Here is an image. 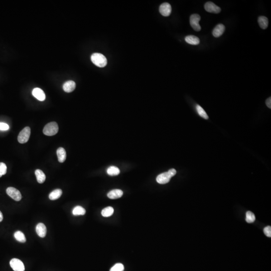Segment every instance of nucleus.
Returning <instances> with one entry per match:
<instances>
[{
    "label": "nucleus",
    "instance_id": "f257e3e1",
    "mask_svg": "<svg viewBox=\"0 0 271 271\" xmlns=\"http://www.w3.org/2000/svg\"><path fill=\"white\" fill-rule=\"evenodd\" d=\"M176 174V171L175 169H171L168 172L162 173L158 176L156 178L157 182L159 184H166L170 181L172 177L175 175Z\"/></svg>",
    "mask_w": 271,
    "mask_h": 271
},
{
    "label": "nucleus",
    "instance_id": "f03ea898",
    "mask_svg": "<svg viewBox=\"0 0 271 271\" xmlns=\"http://www.w3.org/2000/svg\"><path fill=\"white\" fill-rule=\"evenodd\" d=\"M91 60L97 67H105L107 65V58L103 54L101 53H95L92 54L91 56Z\"/></svg>",
    "mask_w": 271,
    "mask_h": 271
},
{
    "label": "nucleus",
    "instance_id": "7ed1b4c3",
    "mask_svg": "<svg viewBox=\"0 0 271 271\" xmlns=\"http://www.w3.org/2000/svg\"><path fill=\"white\" fill-rule=\"evenodd\" d=\"M59 130L58 125L56 122H49L44 127L43 133L46 136H52L57 134Z\"/></svg>",
    "mask_w": 271,
    "mask_h": 271
},
{
    "label": "nucleus",
    "instance_id": "20e7f679",
    "mask_svg": "<svg viewBox=\"0 0 271 271\" xmlns=\"http://www.w3.org/2000/svg\"><path fill=\"white\" fill-rule=\"evenodd\" d=\"M30 128L29 127L24 128L18 135V142L21 144H24L27 142L30 136Z\"/></svg>",
    "mask_w": 271,
    "mask_h": 271
},
{
    "label": "nucleus",
    "instance_id": "39448f33",
    "mask_svg": "<svg viewBox=\"0 0 271 271\" xmlns=\"http://www.w3.org/2000/svg\"><path fill=\"white\" fill-rule=\"evenodd\" d=\"M201 16L197 14H192L190 18L191 26L196 31H199L201 29L199 24V22L201 20Z\"/></svg>",
    "mask_w": 271,
    "mask_h": 271
},
{
    "label": "nucleus",
    "instance_id": "423d86ee",
    "mask_svg": "<svg viewBox=\"0 0 271 271\" xmlns=\"http://www.w3.org/2000/svg\"><path fill=\"white\" fill-rule=\"evenodd\" d=\"M7 193L14 201H19L22 199V195L18 189L14 187H8L6 190Z\"/></svg>",
    "mask_w": 271,
    "mask_h": 271
},
{
    "label": "nucleus",
    "instance_id": "0eeeda50",
    "mask_svg": "<svg viewBox=\"0 0 271 271\" xmlns=\"http://www.w3.org/2000/svg\"><path fill=\"white\" fill-rule=\"evenodd\" d=\"M10 264L14 271H25L24 263L18 258H14L12 259Z\"/></svg>",
    "mask_w": 271,
    "mask_h": 271
},
{
    "label": "nucleus",
    "instance_id": "6e6552de",
    "mask_svg": "<svg viewBox=\"0 0 271 271\" xmlns=\"http://www.w3.org/2000/svg\"><path fill=\"white\" fill-rule=\"evenodd\" d=\"M204 9L209 13L218 14L221 11V9L211 2H208L204 5Z\"/></svg>",
    "mask_w": 271,
    "mask_h": 271
},
{
    "label": "nucleus",
    "instance_id": "1a4fd4ad",
    "mask_svg": "<svg viewBox=\"0 0 271 271\" xmlns=\"http://www.w3.org/2000/svg\"><path fill=\"white\" fill-rule=\"evenodd\" d=\"M172 8L170 4L168 3H163L159 7L160 14L163 16H169L171 13Z\"/></svg>",
    "mask_w": 271,
    "mask_h": 271
},
{
    "label": "nucleus",
    "instance_id": "9d476101",
    "mask_svg": "<svg viewBox=\"0 0 271 271\" xmlns=\"http://www.w3.org/2000/svg\"><path fill=\"white\" fill-rule=\"evenodd\" d=\"M32 95L34 97L40 101H44L45 100V94L43 90L40 88H34L32 91Z\"/></svg>",
    "mask_w": 271,
    "mask_h": 271
},
{
    "label": "nucleus",
    "instance_id": "9b49d317",
    "mask_svg": "<svg viewBox=\"0 0 271 271\" xmlns=\"http://www.w3.org/2000/svg\"><path fill=\"white\" fill-rule=\"evenodd\" d=\"M225 26L223 24H220L216 26V27L214 28L212 31V34L213 36L216 38H218L219 37L222 35L225 31Z\"/></svg>",
    "mask_w": 271,
    "mask_h": 271
},
{
    "label": "nucleus",
    "instance_id": "f8f14e48",
    "mask_svg": "<svg viewBox=\"0 0 271 271\" xmlns=\"http://www.w3.org/2000/svg\"><path fill=\"white\" fill-rule=\"evenodd\" d=\"M36 232L40 237H44L46 235V227L43 223H38L36 227Z\"/></svg>",
    "mask_w": 271,
    "mask_h": 271
},
{
    "label": "nucleus",
    "instance_id": "ddd939ff",
    "mask_svg": "<svg viewBox=\"0 0 271 271\" xmlns=\"http://www.w3.org/2000/svg\"><path fill=\"white\" fill-rule=\"evenodd\" d=\"M76 87V82L72 81H67L64 83L63 89L66 92H72L75 90Z\"/></svg>",
    "mask_w": 271,
    "mask_h": 271
},
{
    "label": "nucleus",
    "instance_id": "4468645a",
    "mask_svg": "<svg viewBox=\"0 0 271 271\" xmlns=\"http://www.w3.org/2000/svg\"><path fill=\"white\" fill-rule=\"evenodd\" d=\"M123 195V192L120 189H114L108 192L107 197L110 199H115L120 198Z\"/></svg>",
    "mask_w": 271,
    "mask_h": 271
},
{
    "label": "nucleus",
    "instance_id": "2eb2a0df",
    "mask_svg": "<svg viewBox=\"0 0 271 271\" xmlns=\"http://www.w3.org/2000/svg\"><path fill=\"white\" fill-rule=\"evenodd\" d=\"M57 155L58 161L63 163L65 161L66 158V153L65 150L63 148H59L57 150Z\"/></svg>",
    "mask_w": 271,
    "mask_h": 271
},
{
    "label": "nucleus",
    "instance_id": "dca6fc26",
    "mask_svg": "<svg viewBox=\"0 0 271 271\" xmlns=\"http://www.w3.org/2000/svg\"><path fill=\"white\" fill-rule=\"evenodd\" d=\"M185 40L188 44L193 45H197L200 43V40L197 37L193 35H189L186 37Z\"/></svg>",
    "mask_w": 271,
    "mask_h": 271
},
{
    "label": "nucleus",
    "instance_id": "f3484780",
    "mask_svg": "<svg viewBox=\"0 0 271 271\" xmlns=\"http://www.w3.org/2000/svg\"><path fill=\"white\" fill-rule=\"evenodd\" d=\"M62 194V191L60 189L54 190L51 192L49 195V199L51 201H55L60 197Z\"/></svg>",
    "mask_w": 271,
    "mask_h": 271
},
{
    "label": "nucleus",
    "instance_id": "a211bd4d",
    "mask_svg": "<svg viewBox=\"0 0 271 271\" xmlns=\"http://www.w3.org/2000/svg\"><path fill=\"white\" fill-rule=\"evenodd\" d=\"M35 173L36 176L37 180L38 183L40 184L44 183V181H45L46 176L43 172L39 169H37L35 172Z\"/></svg>",
    "mask_w": 271,
    "mask_h": 271
},
{
    "label": "nucleus",
    "instance_id": "6ab92c4d",
    "mask_svg": "<svg viewBox=\"0 0 271 271\" xmlns=\"http://www.w3.org/2000/svg\"><path fill=\"white\" fill-rule=\"evenodd\" d=\"M258 23L262 29H266L268 26V19L265 16L259 17L258 18Z\"/></svg>",
    "mask_w": 271,
    "mask_h": 271
},
{
    "label": "nucleus",
    "instance_id": "aec40b11",
    "mask_svg": "<svg viewBox=\"0 0 271 271\" xmlns=\"http://www.w3.org/2000/svg\"><path fill=\"white\" fill-rule=\"evenodd\" d=\"M86 211L85 208L81 206H77L73 208L72 214L74 216H83L86 214Z\"/></svg>",
    "mask_w": 271,
    "mask_h": 271
},
{
    "label": "nucleus",
    "instance_id": "412c9836",
    "mask_svg": "<svg viewBox=\"0 0 271 271\" xmlns=\"http://www.w3.org/2000/svg\"><path fill=\"white\" fill-rule=\"evenodd\" d=\"M14 237L17 241L22 243H24L26 241L25 236L24 233L20 231H17L14 233Z\"/></svg>",
    "mask_w": 271,
    "mask_h": 271
},
{
    "label": "nucleus",
    "instance_id": "4be33fe9",
    "mask_svg": "<svg viewBox=\"0 0 271 271\" xmlns=\"http://www.w3.org/2000/svg\"><path fill=\"white\" fill-rule=\"evenodd\" d=\"M120 173V169L115 166H111L107 169V173L110 176H117Z\"/></svg>",
    "mask_w": 271,
    "mask_h": 271
},
{
    "label": "nucleus",
    "instance_id": "5701e85b",
    "mask_svg": "<svg viewBox=\"0 0 271 271\" xmlns=\"http://www.w3.org/2000/svg\"><path fill=\"white\" fill-rule=\"evenodd\" d=\"M114 208L112 207L108 206L102 209V215L103 217H109L112 216L114 213Z\"/></svg>",
    "mask_w": 271,
    "mask_h": 271
},
{
    "label": "nucleus",
    "instance_id": "b1692460",
    "mask_svg": "<svg viewBox=\"0 0 271 271\" xmlns=\"http://www.w3.org/2000/svg\"><path fill=\"white\" fill-rule=\"evenodd\" d=\"M196 108L197 112L200 116L203 117L204 119H206V120H207L208 119V115H207L206 112L201 107L197 105H196Z\"/></svg>",
    "mask_w": 271,
    "mask_h": 271
},
{
    "label": "nucleus",
    "instance_id": "393cba45",
    "mask_svg": "<svg viewBox=\"0 0 271 271\" xmlns=\"http://www.w3.org/2000/svg\"><path fill=\"white\" fill-rule=\"evenodd\" d=\"M256 220L255 214L251 211H247L246 213V221L248 223H253Z\"/></svg>",
    "mask_w": 271,
    "mask_h": 271
},
{
    "label": "nucleus",
    "instance_id": "a878e982",
    "mask_svg": "<svg viewBox=\"0 0 271 271\" xmlns=\"http://www.w3.org/2000/svg\"><path fill=\"white\" fill-rule=\"evenodd\" d=\"M124 266L121 263L115 264L110 270V271H124Z\"/></svg>",
    "mask_w": 271,
    "mask_h": 271
},
{
    "label": "nucleus",
    "instance_id": "bb28decb",
    "mask_svg": "<svg viewBox=\"0 0 271 271\" xmlns=\"http://www.w3.org/2000/svg\"><path fill=\"white\" fill-rule=\"evenodd\" d=\"M7 172V166L4 163H0V177L6 174Z\"/></svg>",
    "mask_w": 271,
    "mask_h": 271
},
{
    "label": "nucleus",
    "instance_id": "cd10ccee",
    "mask_svg": "<svg viewBox=\"0 0 271 271\" xmlns=\"http://www.w3.org/2000/svg\"><path fill=\"white\" fill-rule=\"evenodd\" d=\"M263 232L266 236L268 237H271V227L270 226H268L265 227L263 230Z\"/></svg>",
    "mask_w": 271,
    "mask_h": 271
},
{
    "label": "nucleus",
    "instance_id": "c85d7f7f",
    "mask_svg": "<svg viewBox=\"0 0 271 271\" xmlns=\"http://www.w3.org/2000/svg\"><path fill=\"white\" fill-rule=\"evenodd\" d=\"M9 126L8 124L4 122H0V130L2 131H7L9 130Z\"/></svg>",
    "mask_w": 271,
    "mask_h": 271
},
{
    "label": "nucleus",
    "instance_id": "c756f323",
    "mask_svg": "<svg viewBox=\"0 0 271 271\" xmlns=\"http://www.w3.org/2000/svg\"><path fill=\"white\" fill-rule=\"evenodd\" d=\"M266 105L269 108H271V97L268 98L266 101Z\"/></svg>",
    "mask_w": 271,
    "mask_h": 271
},
{
    "label": "nucleus",
    "instance_id": "7c9ffc66",
    "mask_svg": "<svg viewBox=\"0 0 271 271\" xmlns=\"http://www.w3.org/2000/svg\"><path fill=\"white\" fill-rule=\"evenodd\" d=\"M3 220V214L0 211V222H1Z\"/></svg>",
    "mask_w": 271,
    "mask_h": 271
}]
</instances>
